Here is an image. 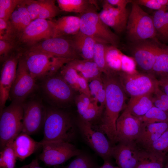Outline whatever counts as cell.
I'll return each instance as SVG.
<instances>
[{"label": "cell", "mask_w": 168, "mask_h": 168, "mask_svg": "<svg viewBox=\"0 0 168 168\" xmlns=\"http://www.w3.org/2000/svg\"><path fill=\"white\" fill-rule=\"evenodd\" d=\"M160 79L168 78V47H160L155 63L150 72Z\"/></svg>", "instance_id": "4dcf8cb0"}, {"label": "cell", "mask_w": 168, "mask_h": 168, "mask_svg": "<svg viewBox=\"0 0 168 168\" xmlns=\"http://www.w3.org/2000/svg\"><path fill=\"white\" fill-rule=\"evenodd\" d=\"M131 10L127 26L129 39L136 42L154 38L157 34L152 16L145 12L139 6L132 2Z\"/></svg>", "instance_id": "8992f818"}, {"label": "cell", "mask_w": 168, "mask_h": 168, "mask_svg": "<svg viewBox=\"0 0 168 168\" xmlns=\"http://www.w3.org/2000/svg\"><path fill=\"white\" fill-rule=\"evenodd\" d=\"M91 98L97 106L103 112L105 91L101 76L88 82Z\"/></svg>", "instance_id": "f1b7e54d"}, {"label": "cell", "mask_w": 168, "mask_h": 168, "mask_svg": "<svg viewBox=\"0 0 168 168\" xmlns=\"http://www.w3.org/2000/svg\"><path fill=\"white\" fill-rule=\"evenodd\" d=\"M105 91V107L99 125L95 127L106 134L112 146L116 143V122L127 99L118 72L102 73Z\"/></svg>", "instance_id": "6da1fadb"}, {"label": "cell", "mask_w": 168, "mask_h": 168, "mask_svg": "<svg viewBox=\"0 0 168 168\" xmlns=\"http://www.w3.org/2000/svg\"><path fill=\"white\" fill-rule=\"evenodd\" d=\"M139 119L144 125L156 123L168 122V114L153 106Z\"/></svg>", "instance_id": "d590c367"}, {"label": "cell", "mask_w": 168, "mask_h": 168, "mask_svg": "<svg viewBox=\"0 0 168 168\" xmlns=\"http://www.w3.org/2000/svg\"><path fill=\"white\" fill-rule=\"evenodd\" d=\"M162 157L168 156V129L145 149Z\"/></svg>", "instance_id": "e575fe53"}, {"label": "cell", "mask_w": 168, "mask_h": 168, "mask_svg": "<svg viewBox=\"0 0 168 168\" xmlns=\"http://www.w3.org/2000/svg\"><path fill=\"white\" fill-rule=\"evenodd\" d=\"M163 160L160 156L140 148L138 162L134 168H162Z\"/></svg>", "instance_id": "f546056e"}, {"label": "cell", "mask_w": 168, "mask_h": 168, "mask_svg": "<svg viewBox=\"0 0 168 168\" xmlns=\"http://www.w3.org/2000/svg\"><path fill=\"white\" fill-rule=\"evenodd\" d=\"M165 168H168V164H167L166 167H165Z\"/></svg>", "instance_id": "11a10c76"}, {"label": "cell", "mask_w": 168, "mask_h": 168, "mask_svg": "<svg viewBox=\"0 0 168 168\" xmlns=\"http://www.w3.org/2000/svg\"><path fill=\"white\" fill-rule=\"evenodd\" d=\"M80 31V18L79 16H63L55 21L53 37L72 36Z\"/></svg>", "instance_id": "d4e9b609"}, {"label": "cell", "mask_w": 168, "mask_h": 168, "mask_svg": "<svg viewBox=\"0 0 168 168\" xmlns=\"http://www.w3.org/2000/svg\"><path fill=\"white\" fill-rule=\"evenodd\" d=\"M15 168H43L39 164L38 159H36L33 160L29 164Z\"/></svg>", "instance_id": "816d5d0a"}, {"label": "cell", "mask_w": 168, "mask_h": 168, "mask_svg": "<svg viewBox=\"0 0 168 168\" xmlns=\"http://www.w3.org/2000/svg\"><path fill=\"white\" fill-rule=\"evenodd\" d=\"M61 10L55 5V1L44 0L38 18L47 19L54 17L60 13Z\"/></svg>", "instance_id": "74e56055"}, {"label": "cell", "mask_w": 168, "mask_h": 168, "mask_svg": "<svg viewBox=\"0 0 168 168\" xmlns=\"http://www.w3.org/2000/svg\"><path fill=\"white\" fill-rule=\"evenodd\" d=\"M80 31L97 41L117 47L119 38L100 19L96 7L79 15Z\"/></svg>", "instance_id": "277c9868"}, {"label": "cell", "mask_w": 168, "mask_h": 168, "mask_svg": "<svg viewBox=\"0 0 168 168\" xmlns=\"http://www.w3.org/2000/svg\"><path fill=\"white\" fill-rule=\"evenodd\" d=\"M96 168H119L118 166H114L109 160L104 161L103 164L100 167Z\"/></svg>", "instance_id": "f5cc1de1"}, {"label": "cell", "mask_w": 168, "mask_h": 168, "mask_svg": "<svg viewBox=\"0 0 168 168\" xmlns=\"http://www.w3.org/2000/svg\"><path fill=\"white\" fill-rule=\"evenodd\" d=\"M55 21L40 18L32 21L27 26L17 44L28 48L44 40L53 37Z\"/></svg>", "instance_id": "5bb4252c"}, {"label": "cell", "mask_w": 168, "mask_h": 168, "mask_svg": "<svg viewBox=\"0 0 168 168\" xmlns=\"http://www.w3.org/2000/svg\"><path fill=\"white\" fill-rule=\"evenodd\" d=\"M24 2L32 21L38 18L44 0H24Z\"/></svg>", "instance_id": "f6af8a7d"}, {"label": "cell", "mask_w": 168, "mask_h": 168, "mask_svg": "<svg viewBox=\"0 0 168 168\" xmlns=\"http://www.w3.org/2000/svg\"><path fill=\"white\" fill-rule=\"evenodd\" d=\"M106 1L110 5L121 9H126L127 5L132 2L129 0H106Z\"/></svg>", "instance_id": "c3c4849f"}, {"label": "cell", "mask_w": 168, "mask_h": 168, "mask_svg": "<svg viewBox=\"0 0 168 168\" xmlns=\"http://www.w3.org/2000/svg\"><path fill=\"white\" fill-rule=\"evenodd\" d=\"M68 63L88 82L102 75V73L93 61L75 59Z\"/></svg>", "instance_id": "4316f807"}, {"label": "cell", "mask_w": 168, "mask_h": 168, "mask_svg": "<svg viewBox=\"0 0 168 168\" xmlns=\"http://www.w3.org/2000/svg\"><path fill=\"white\" fill-rule=\"evenodd\" d=\"M13 140L9 142L0 152V168H15L17 157L13 147Z\"/></svg>", "instance_id": "836d02e7"}, {"label": "cell", "mask_w": 168, "mask_h": 168, "mask_svg": "<svg viewBox=\"0 0 168 168\" xmlns=\"http://www.w3.org/2000/svg\"><path fill=\"white\" fill-rule=\"evenodd\" d=\"M167 8H168V4H167Z\"/></svg>", "instance_id": "9f6ffc18"}, {"label": "cell", "mask_w": 168, "mask_h": 168, "mask_svg": "<svg viewBox=\"0 0 168 168\" xmlns=\"http://www.w3.org/2000/svg\"><path fill=\"white\" fill-rule=\"evenodd\" d=\"M158 80L159 88L165 94L168 96V82L163 79H160Z\"/></svg>", "instance_id": "f907efd6"}, {"label": "cell", "mask_w": 168, "mask_h": 168, "mask_svg": "<svg viewBox=\"0 0 168 168\" xmlns=\"http://www.w3.org/2000/svg\"><path fill=\"white\" fill-rule=\"evenodd\" d=\"M142 123L139 118L132 114L126 108L116 122V143L135 141L141 132Z\"/></svg>", "instance_id": "2e32d148"}, {"label": "cell", "mask_w": 168, "mask_h": 168, "mask_svg": "<svg viewBox=\"0 0 168 168\" xmlns=\"http://www.w3.org/2000/svg\"><path fill=\"white\" fill-rule=\"evenodd\" d=\"M118 73L127 94L131 97L154 94L158 86V79L151 73L137 71L131 73L120 71Z\"/></svg>", "instance_id": "ba28073f"}, {"label": "cell", "mask_w": 168, "mask_h": 168, "mask_svg": "<svg viewBox=\"0 0 168 168\" xmlns=\"http://www.w3.org/2000/svg\"><path fill=\"white\" fill-rule=\"evenodd\" d=\"M107 44L97 41L93 50V61L103 74H107L112 71L108 68L105 59L106 48Z\"/></svg>", "instance_id": "d6a6232c"}, {"label": "cell", "mask_w": 168, "mask_h": 168, "mask_svg": "<svg viewBox=\"0 0 168 168\" xmlns=\"http://www.w3.org/2000/svg\"><path fill=\"white\" fill-rule=\"evenodd\" d=\"M140 148L135 141L118 143L112 146L111 155L119 168H134L138 161Z\"/></svg>", "instance_id": "e0dca14e"}, {"label": "cell", "mask_w": 168, "mask_h": 168, "mask_svg": "<svg viewBox=\"0 0 168 168\" xmlns=\"http://www.w3.org/2000/svg\"><path fill=\"white\" fill-rule=\"evenodd\" d=\"M57 2L61 10L78 13L79 15L96 6V2L94 0H58Z\"/></svg>", "instance_id": "83f0119b"}, {"label": "cell", "mask_w": 168, "mask_h": 168, "mask_svg": "<svg viewBox=\"0 0 168 168\" xmlns=\"http://www.w3.org/2000/svg\"><path fill=\"white\" fill-rule=\"evenodd\" d=\"M77 112L81 119L90 122L93 125V122L99 119V122L103 111L99 108L91 98L82 93L75 98Z\"/></svg>", "instance_id": "ffe728a7"}, {"label": "cell", "mask_w": 168, "mask_h": 168, "mask_svg": "<svg viewBox=\"0 0 168 168\" xmlns=\"http://www.w3.org/2000/svg\"><path fill=\"white\" fill-rule=\"evenodd\" d=\"M136 63L133 58L124 54L122 59L121 71L129 73L135 72L137 71L135 68Z\"/></svg>", "instance_id": "bcb514c9"}, {"label": "cell", "mask_w": 168, "mask_h": 168, "mask_svg": "<svg viewBox=\"0 0 168 168\" xmlns=\"http://www.w3.org/2000/svg\"><path fill=\"white\" fill-rule=\"evenodd\" d=\"M22 55L19 60L16 78L9 99L12 102L21 104L38 87L36 80L30 73Z\"/></svg>", "instance_id": "30bf717a"}, {"label": "cell", "mask_w": 168, "mask_h": 168, "mask_svg": "<svg viewBox=\"0 0 168 168\" xmlns=\"http://www.w3.org/2000/svg\"><path fill=\"white\" fill-rule=\"evenodd\" d=\"M40 142L42 151L39 158L48 166L62 164L81 153L80 150L71 142L62 141Z\"/></svg>", "instance_id": "9c48e42d"}, {"label": "cell", "mask_w": 168, "mask_h": 168, "mask_svg": "<svg viewBox=\"0 0 168 168\" xmlns=\"http://www.w3.org/2000/svg\"><path fill=\"white\" fill-rule=\"evenodd\" d=\"M23 109L21 132L30 135L43 128L46 114V107L38 99L26 101L22 104Z\"/></svg>", "instance_id": "4fadbf2b"}, {"label": "cell", "mask_w": 168, "mask_h": 168, "mask_svg": "<svg viewBox=\"0 0 168 168\" xmlns=\"http://www.w3.org/2000/svg\"><path fill=\"white\" fill-rule=\"evenodd\" d=\"M0 40L10 41L16 43L9 20L0 18Z\"/></svg>", "instance_id": "7bdbcfd3"}, {"label": "cell", "mask_w": 168, "mask_h": 168, "mask_svg": "<svg viewBox=\"0 0 168 168\" xmlns=\"http://www.w3.org/2000/svg\"><path fill=\"white\" fill-rule=\"evenodd\" d=\"M164 21L166 29L168 33V12L167 11L164 14Z\"/></svg>", "instance_id": "db71d44e"}, {"label": "cell", "mask_w": 168, "mask_h": 168, "mask_svg": "<svg viewBox=\"0 0 168 168\" xmlns=\"http://www.w3.org/2000/svg\"><path fill=\"white\" fill-rule=\"evenodd\" d=\"M81 133L87 144L104 160L112 157V145L102 132L81 119L78 123Z\"/></svg>", "instance_id": "7c38bea8"}, {"label": "cell", "mask_w": 168, "mask_h": 168, "mask_svg": "<svg viewBox=\"0 0 168 168\" xmlns=\"http://www.w3.org/2000/svg\"><path fill=\"white\" fill-rule=\"evenodd\" d=\"M27 50L39 52L73 60L80 56L74 49L70 36L51 38L39 42Z\"/></svg>", "instance_id": "8fae6325"}, {"label": "cell", "mask_w": 168, "mask_h": 168, "mask_svg": "<svg viewBox=\"0 0 168 168\" xmlns=\"http://www.w3.org/2000/svg\"><path fill=\"white\" fill-rule=\"evenodd\" d=\"M16 43L32 20L26 7L24 0H21L9 19Z\"/></svg>", "instance_id": "7402d4cb"}, {"label": "cell", "mask_w": 168, "mask_h": 168, "mask_svg": "<svg viewBox=\"0 0 168 168\" xmlns=\"http://www.w3.org/2000/svg\"><path fill=\"white\" fill-rule=\"evenodd\" d=\"M124 55L117 47L108 44L107 45L105 59L107 65L110 70L117 72L121 71Z\"/></svg>", "instance_id": "1f68e13d"}, {"label": "cell", "mask_w": 168, "mask_h": 168, "mask_svg": "<svg viewBox=\"0 0 168 168\" xmlns=\"http://www.w3.org/2000/svg\"><path fill=\"white\" fill-rule=\"evenodd\" d=\"M76 156L63 168H96L98 167L94 160L86 154L81 153Z\"/></svg>", "instance_id": "f35d334b"}, {"label": "cell", "mask_w": 168, "mask_h": 168, "mask_svg": "<svg viewBox=\"0 0 168 168\" xmlns=\"http://www.w3.org/2000/svg\"><path fill=\"white\" fill-rule=\"evenodd\" d=\"M13 145L17 159L21 161L25 159L41 147L40 142L35 141L29 135L23 132L15 138Z\"/></svg>", "instance_id": "603a6c76"}, {"label": "cell", "mask_w": 168, "mask_h": 168, "mask_svg": "<svg viewBox=\"0 0 168 168\" xmlns=\"http://www.w3.org/2000/svg\"><path fill=\"white\" fill-rule=\"evenodd\" d=\"M137 43L133 50V58L141 68L150 73L160 47L149 42L142 41Z\"/></svg>", "instance_id": "ac0fdd59"}, {"label": "cell", "mask_w": 168, "mask_h": 168, "mask_svg": "<svg viewBox=\"0 0 168 168\" xmlns=\"http://www.w3.org/2000/svg\"><path fill=\"white\" fill-rule=\"evenodd\" d=\"M23 109L22 104L12 102L0 112V149L21 132Z\"/></svg>", "instance_id": "52a82bcc"}, {"label": "cell", "mask_w": 168, "mask_h": 168, "mask_svg": "<svg viewBox=\"0 0 168 168\" xmlns=\"http://www.w3.org/2000/svg\"><path fill=\"white\" fill-rule=\"evenodd\" d=\"M22 0H0V18L8 20Z\"/></svg>", "instance_id": "60d3db41"}, {"label": "cell", "mask_w": 168, "mask_h": 168, "mask_svg": "<svg viewBox=\"0 0 168 168\" xmlns=\"http://www.w3.org/2000/svg\"><path fill=\"white\" fill-rule=\"evenodd\" d=\"M133 2L138 5L156 11H167L168 9V0H137Z\"/></svg>", "instance_id": "ee69618b"}, {"label": "cell", "mask_w": 168, "mask_h": 168, "mask_svg": "<svg viewBox=\"0 0 168 168\" xmlns=\"http://www.w3.org/2000/svg\"><path fill=\"white\" fill-rule=\"evenodd\" d=\"M59 74L74 91H78V80L80 75L68 63L61 68Z\"/></svg>", "instance_id": "8d00e7d4"}, {"label": "cell", "mask_w": 168, "mask_h": 168, "mask_svg": "<svg viewBox=\"0 0 168 168\" xmlns=\"http://www.w3.org/2000/svg\"><path fill=\"white\" fill-rule=\"evenodd\" d=\"M42 142L62 141L71 142L75 134L70 114L59 108L46 107Z\"/></svg>", "instance_id": "7a4b0ae2"}, {"label": "cell", "mask_w": 168, "mask_h": 168, "mask_svg": "<svg viewBox=\"0 0 168 168\" xmlns=\"http://www.w3.org/2000/svg\"><path fill=\"white\" fill-rule=\"evenodd\" d=\"M167 11L158 10L155 12L152 16L154 26L156 32L164 40H168V33L166 30L164 14Z\"/></svg>", "instance_id": "ab89813d"}, {"label": "cell", "mask_w": 168, "mask_h": 168, "mask_svg": "<svg viewBox=\"0 0 168 168\" xmlns=\"http://www.w3.org/2000/svg\"><path fill=\"white\" fill-rule=\"evenodd\" d=\"M168 129V122L156 123L147 125L142 124L140 134L135 142L139 147L145 149Z\"/></svg>", "instance_id": "44dd1931"}, {"label": "cell", "mask_w": 168, "mask_h": 168, "mask_svg": "<svg viewBox=\"0 0 168 168\" xmlns=\"http://www.w3.org/2000/svg\"><path fill=\"white\" fill-rule=\"evenodd\" d=\"M23 52L20 50L14 52L3 62L0 72V112L5 108L9 99L11 87L15 80L19 59Z\"/></svg>", "instance_id": "9a60e30c"}, {"label": "cell", "mask_w": 168, "mask_h": 168, "mask_svg": "<svg viewBox=\"0 0 168 168\" xmlns=\"http://www.w3.org/2000/svg\"><path fill=\"white\" fill-rule=\"evenodd\" d=\"M154 94L164 101L168 107V96L165 94L159 88V86L156 88Z\"/></svg>", "instance_id": "681fc988"}, {"label": "cell", "mask_w": 168, "mask_h": 168, "mask_svg": "<svg viewBox=\"0 0 168 168\" xmlns=\"http://www.w3.org/2000/svg\"><path fill=\"white\" fill-rule=\"evenodd\" d=\"M72 45L79 56L83 59L93 60V50L97 41L94 38L80 31L70 36Z\"/></svg>", "instance_id": "cb8c5ba5"}, {"label": "cell", "mask_w": 168, "mask_h": 168, "mask_svg": "<svg viewBox=\"0 0 168 168\" xmlns=\"http://www.w3.org/2000/svg\"><path fill=\"white\" fill-rule=\"evenodd\" d=\"M18 45L15 42L0 40V61L3 62L14 52L13 51L19 50L16 49Z\"/></svg>", "instance_id": "b9f144b4"}, {"label": "cell", "mask_w": 168, "mask_h": 168, "mask_svg": "<svg viewBox=\"0 0 168 168\" xmlns=\"http://www.w3.org/2000/svg\"><path fill=\"white\" fill-rule=\"evenodd\" d=\"M102 7V10L99 13L101 20L118 34L124 31L129 15L127 9L116 8L109 4L106 0L104 1Z\"/></svg>", "instance_id": "d6986e66"}, {"label": "cell", "mask_w": 168, "mask_h": 168, "mask_svg": "<svg viewBox=\"0 0 168 168\" xmlns=\"http://www.w3.org/2000/svg\"><path fill=\"white\" fill-rule=\"evenodd\" d=\"M22 56L29 71L36 80L53 76L72 60L39 52L26 50Z\"/></svg>", "instance_id": "3957f363"}, {"label": "cell", "mask_w": 168, "mask_h": 168, "mask_svg": "<svg viewBox=\"0 0 168 168\" xmlns=\"http://www.w3.org/2000/svg\"><path fill=\"white\" fill-rule=\"evenodd\" d=\"M78 91L91 98L88 81L80 75L78 80Z\"/></svg>", "instance_id": "7dc6e473"}, {"label": "cell", "mask_w": 168, "mask_h": 168, "mask_svg": "<svg viewBox=\"0 0 168 168\" xmlns=\"http://www.w3.org/2000/svg\"><path fill=\"white\" fill-rule=\"evenodd\" d=\"M56 74L41 80V90L44 98L51 106L58 108L65 107L72 100L74 90L60 74Z\"/></svg>", "instance_id": "5b68a950"}, {"label": "cell", "mask_w": 168, "mask_h": 168, "mask_svg": "<svg viewBox=\"0 0 168 168\" xmlns=\"http://www.w3.org/2000/svg\"><path fill=\"white\" fill-rule=\"evenodd\" d=\"M154 94H147L131 97L126 108L134 116L140 118L144 115L154 106Z\"/></svg>", "instance_id": "484cf974"}]
</instances>
